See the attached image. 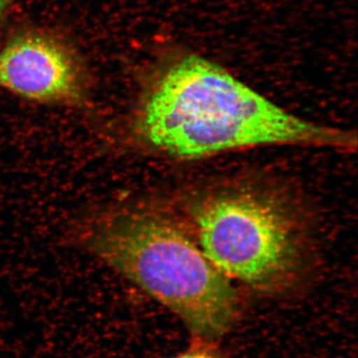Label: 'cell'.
<instances>
[{"label":"cell","instance_id":"cell-2","mask_svg":"<svg viewBox=\"0 0 358 358\" xmlns=\"http://www.w3.org/2000/svg\"><path fill=\"white\" fill-rule=\"evenodd\" d=\"M87 243L200 338H219L236 320L239 299L229 279L162 214L145 209L112 212L90 228Z\"/></svg>","mask_w":358,"mask_h":358},{"label":"cell","instance_id":"cell-4","mask_svg":"<svg viewBox=\"0 0 358 358\" xmlns=\"http://www.w3.org/2000/svg\"><path fill=\"white\" fill-rule=\"evenodd\" d=\"M0 88L39 103H81L87 78L76 52L45 32H23L0 49Z\"/></svg>","mask_w":358,"mask_h":358},{"label":"cell","instance_id":"cell-1","mask_svg":"<svg viewBox=\"0 0 358 358\" xmlns=\"http://www.w3.org/2000/svg\"><path fill=\"white\" fill-rule=\"evenodd\" d=\"M145 145L181 159L273 145L352 150L357 136L289 114L220 66L189 55L143 96L134 122Z\"/></svg>","mask_w":358,"mask_h":358},{"label":"cell","instance_id":"cell-5","mask_svg":"<svg viewBox=\"0 0 358 358\" xmlns=\"http://www.w3.org/2000/svg\"><path fill=\"white\" fill-rule=\"evenodd\" d=\"M176 358H214L211 357L210 355L206 352H192L185 353V355H180V357H178Z\"/></svg>","mask_w":358,"mask_h":358},{"label":"cell","instance_id":"cell-3","mask_svg":"<svg viewBox=\"0 0 358 358\" xmlns=\"http://www.w3.org/2000/svg\"><path fill=\"white\" fill-rule=\"evenodd\" d=\"M200 249L226 277L252 288L275 291L300 267L296 223L279 202L250 190L220 192L195 204Z\"/></svg>","mask_w":358,"mask_h":358},{"label":"cell","instance_id":"cell-6","mask_svg":"<svg viewBox=\"0 0 358 358\" xmlns=\"http://www.w3.org/2000/svg\"><path fill=\"white\" fill-rule=\"evenodd\" d=\"M14 0H0V17L6 13L7 9L13 3Z\"/></svg>","mask_w":358,"mask_h":358}]
</instances>
